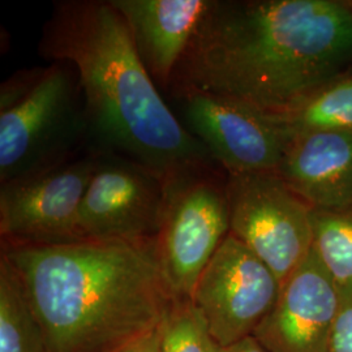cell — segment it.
<instances>
[{"label":"cell","mask_w":352,"mask_h":352,"mask_svg":"<svg viewBox=\"0 0 352 352\" xmlns=\"http://www.w3.org/2000/svg\"><path fill=\"white\" fill-rule=\"evenodd\" d=\"M351 68L350 1L213 0L168 91L209 93L279 115Z\"/></svg>","instance_id":"1"},{"label":"cell","mask_w":352,"mask_h":352,"mask_svg":"<svg viewBox=\"0 0 352 352\" xmlns=\"http://www.w3.org/2000/svg\"><path fill=\"white\" fill-rule=\"evenodd\" d=\"M39 52L75 69L88 138L101 148L97 151L124 157L164 179L213 167L206 148L151 80L111 0L56 1L43 26Z\"/></svg>","instance_id":"2"},{"label":"cell","mask_w":352,"mask_h":352,"mask_svg":"<svg viewBox=\"0 0 352 352\" xmlns=\"http://www.w3.org/2000/svg\"><path fill=\"white\" fill-rule=\"evenodd\" d=\"M51 352H113L160 327L175 300L155 240L1 244Z\"/></svg>","instance_id":"3"},{"label":"cell","mask_w":352,"mask_h":352,"mask_svg":"<svg viewBox=\"0 0 352 352\" xmlns=\"http://www.w3.org/2000/svg\"><path fill=\"white\" fill-rule=\"evenodd\" d=\"M84 138V101L69 64L25 71L1 85L0 184L74 158Z\"/></svg>","instance_id":"4"},{"label":"cell","mask_w":352,"mask_h":352,"mask_svg":"<svg viewBox=\"0 0 352 352\" xmlns=\"http://www.w3.org/2000/svg\"><path fill=\"white\" fill-rule=\"evenodd\" d=\"M230 234L226 180L213 167L166 177V201L155 239L164 277L176 298L190 299L214 253Z\"/></svg>","instance_id":"5"},{"label":"cell","mask_w":352,"mask_h":352,"mask_svg":"<svg viewBox=\"0 0 352 352\" xmlns=\"http://www.w3.org/2000/svg\"><path fill=\"white\" fill-rule=\"evenodd\" d=\"M230 234L283 283L314 245L312 208L276 171L227 175Z\"/></svg>","instance_id":"6"},{"label":"cell","mask_w":352,"mask_h":352,"mask_svg":"<svg viewBox=\"0 0 352 352\" xmlns=\"http://www.w3.org/2000/svg\"><path fill=\"white\" fill-rule=\"evenodd\" d=\"M98 160L100 151H94L1 183V244L56 245L87 240L78 215Z\"/></svg>","instance_id":"7"},{"label":"cell","mask_w":352,"mask_h":352,"mask_svg":"<svg viewBox=\"0 0 352 352\" xmlns=\"http://www.w3.org/2000/svg\"><path fill=\"white\" fill-rule=\"evenodd\" d=\"M282 282L228 234L199 278L190 300L219 347L253 336L276 305Z\"/></svg>","instance_id":"8"},{"label":"cell","mask_w":352,"mask_h":352,"mask_svg":"<svg viewBox=\"0 0 352 352\" xmlns=\"http://www.w3.org/2000/svg\"><path fill=\"white\" fill-rule=\"evenodd\" d=\"M174 98L187 131L227 175L277 171L289 136L274 116L209 93L187 91Z\"/></svg>","instance_id":"9"},{"label":"cell","mask_w":352,"mask_h":352,"mask_svg":"<svg viewBox=\"0 0 352 352\" xmlns=\"http://www.w3.org/2000/svg\"><path fill=\"white\" fill-rule=\"evenodd\" d=\"M164 201V177L124 157L100 153L78 225L87 240L151 241L161 228Z\"/></svg>","instance_id":"10"},{"label":"cell","mask_w":352,"mask_h":352,"mask_svg":"<svg viewBox=\"0 0 352 352\" xmlns=\"http://www.w3.org/2000/svg\"><path fill=\"white\" fill-rule=\"evenodd\" d=\"M340 302V283L312 248L253 337L267 352H329Z\"/></svg>","instance_id":"11"},{"label":"cell","mask_w":352,"mask_h":352,"mask_svg":"<svg viewBox=\"0 0 352 352\" xmlns=\"http://www.w3.org/2000/svg\"><path fill=\"white\" fill-rule=\"evenodd\" d=\"M123 16L140 60L161 91L176 69L213 0H111Z\"/></svg>","instance_id":"12"},{"label":"cell","mask_w":352,"mask_h":352,"mask_svg":"<svg viewBox=\"0 0 352 352\" xmlns=\"http://www.w3.org/2000/svg\"><path fill=\"white\" fill-rule=\"evenodd\" d=\"M289 188L312 209H352V132L292 136L278 167Z\"/></svg>","instance_id":"13"},{"label":"cell","mask_w":352,"mask_h":352,"mask_svg":"<svg viewBox=\"0 0 352 352\" xmlns=\"http://www.w3.org/2000/svg\"><path fill=\"white\" fill-rule=\"evenodd\" d=\"M289 139L318 131L352 132V68L309 91L279 115H272Z\"/></svg>","instance_id":"14"},{"label":"cell","mask_w":352,"mask_h":352,"mask_svg":"<svg viewBox=\"0 0 352 352\" xmlns=\"http://www.w3.org/2000/svg\"><path fill=\"white\" fill-rule=\"evenodd\" d=\"M0 352H51L23 282L0 257Z\"/></svg>","instance_id":"15"},{"label":"cell","mask_w":352,"mask_h":352,"mask_svg":"<svg viewBox=\"0 0 352 352\" xmlns=\"http://www.w3.org/2000/svg\"><path fill=\"white\" fill-rule=\"evenodd\" d=\"M314 245L317 257L340 283L352 282V209H312Z\"/></svg>","instance_id":"16"},{"label":"cell","mask_w":352,"mask_h":352,"mask_svg":"<svg viewBox=\"0 0 352 352\" xmlns=\"http://www.w3.org/2000/svg\"><path fill=\"white\" fill-rule=\"evenodd\" d=\"M162 352H219L202 316L190 299L175 298L161 322Z\"/></svg>","instance_id":"17"},{"label":"cell","mask_w":352,"mask_h":352,"mask_svg":"<svg viewBox=\"0 0 352 352\" xmlns=\"http://www.w3.org/2000/svg\"><path fill=\"white\" fill-rule=\"evenodd\" d=\"M340 309L329 352H352V282L340 285Z\"/></svg>","instance_id":"18"},{"label":"cell","mask_w":352,"mask_h":352,"mask_svg":"<svg viewBox=\"0 0 352 352\" xmlns=\"http://www.w3.org/2000/svg\"><path fill=\"white\" fill-rule=\"evenodd\" d=\"M113 352H162L161 327L153 329Z\"/></svg>","instance_id":"19"},{"label":"cell","mask_w":352,"mask_h":352,"mask_svg":"<svg viewBox=\"0 0 352 352\" xmlns=\"http://www.w3.org/2000/svg\"><path fill=\"white\" fill-rule=\"evenodd\" d=\"M219 352H267L263 344L256 340L253 336L239 340L231 346L221 347Z\"/></svg>","instance_id":"20"},{"label":"cell","mask_w":352,"mask_h":352,"mask_svg":"<svg viewBox=\"0 0 352 352\" xmlns=\"http://www.w3.org/2000/svg\"><path fill=\"white\" fill-rule=\"evenodd\" d=\"M350 4H351V7H352V1H350Z\"/></svg>","instance_id":"21"}]
</instances>
